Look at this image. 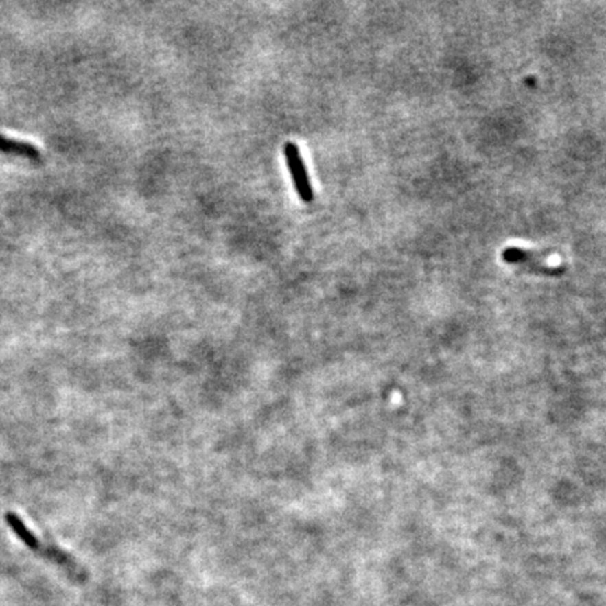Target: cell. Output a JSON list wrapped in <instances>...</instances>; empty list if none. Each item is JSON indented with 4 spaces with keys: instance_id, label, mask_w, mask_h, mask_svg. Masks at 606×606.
Returning <instances> with one entry per match:
<instances>
[{
    "instance_id": "cell-2",
    "label": "cell",
    "mask_w": 606,
    "mask_h": 606,
    "mask_svg": "<svg viewBox=\"0 0 606 606\" xmlns=\"http://www.w3.org/2000/svg\"><path fill=\"white\" fill-rule=\"evenodd\" d=\"M283 154H285V161H286V166L290 169L296 193L299 196V198L309 204L314 200V191L312 188L307 172H306V166L302 159V154L299 152V148L296 143L294 142H286L283 146Z\"/></svg>"
},
{
    "instance_id": "cell-1",
    "label": "cell",
    "mask_w": 606,
    "mask_h": 606,
    "mask_svg": "<svg viewBox=\"0 0 606 606\" xmlns=\"http://www.w3.org/2000/svg\"><path fill=\"white\" fill-rule=\"evenodd\" d=\"M9 521L13 525L14 531L17 532V535L21 537V540L24 541L27 546H30L31 549H34L37 552H41L48 559L54 560L55 563H58L63 568H67L69 571V574H72L75 580H79V581L86 580L84 570L69 555L63 553L62 550L55 549V548H43L40 545V541L37 540V537L24 526V524L16 515H9Z\"/></svg>"
}]
</instances>
